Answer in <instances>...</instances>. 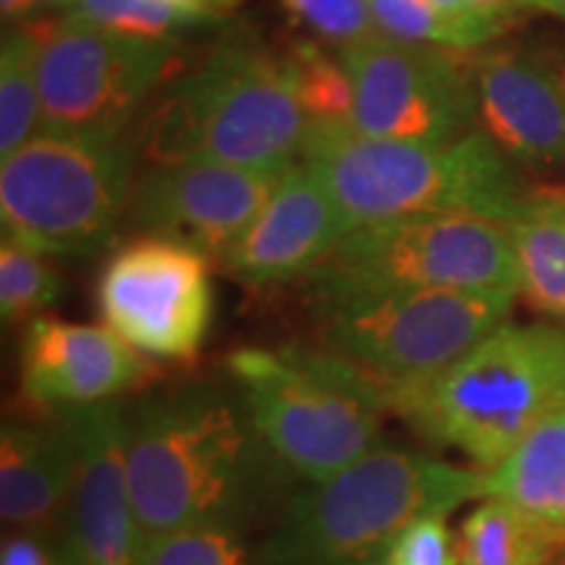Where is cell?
<instances>
[{
  "label": "cell",
  "instance_id": "cell-22",
  "mask_svg": "<svg viewBox=\"0 0 565 565\" xmlns=\"http://www.w3.org/2000/svg\"><path fill=\"white\" fill-rule=\"evenodd\" d=\"M372 19L385 38L419 42L448 51L475 53L500 40L519 21V13H487L479 19H456L437 11L427 0H366Z\"/></svg>",
  "mask_w": 565,
  "mask_h": 565
},
{
  "label": "cell",
  "instance_id": "cell-35",
  "mask_svg": "<svg viewBox=\"0 0 565 565\" xmlns=\"http://www.w3.org/2000/svg\"><path fill=\"white\" fill-rule=\"evenodd\" d=\"M547 189H550V194H553L555 200L565 207V186H547Z\"/></svg>",
  "mask_w": 565,
  "mask_h": 565
},
{
  "label": "cell",
  "instance_id": "cell-2",
  "mask_svg": "<svg viewBox=\"0 0 565 565\" xmlns=\"http://www.w3.org/2000/svg\"><path fill=\"white\" fill-rule=\"evenodd\" d=\"M301 160L349 231L422 212L511 223L529 196L513 160L479 129L448 145H416L366 137L351 124H309Z\"/></svg>",
  "mask_w": 565,
  "mask_h": 565
},
{
  "label": "cell",
  "instance_id": "cell-17",
  "mask_svg": "<svg viewBox=\"0 0 565 565\" xmlns=\"http://www.w3.org/2000/svg\"><path fill=\"white\" fill-rule=\"evenodd\" d=\"M349 233L333 196L307 166H294L221 259L233 280L273 288L307 278Z\"/></svg>",
  "mask_w": 565,
  "mask_h": 565
},
{
  "label": "cell",
  "instance_id": "cell-37",
  "mask_svg": "<svg viewBox=\"0 0 565 565\" xmlns=\"http://www.w3.org/2000/svg\"><path fill=\"white\" fill-rule=\"evenodd\" d=\"M563 68H565V63H563Z\"/></svg>",
  "mask_w": 565,
  "mask_h": 565
},
{
  "label": "cell",
  "instance_id": "cell-11",
  "mask_svg": "<svg viewBox=\"0 0 565 565\" xmlns=\"http://www.w3.org/2000/svg\"><path fill=\"white\" fill-rule=\"evenodd\" d=\"M353 82V129L377 139L448 145L477 129L475 58L385 34L338 47Z\"/></svg>",
  "mask_w": 565,
  "mask_h": 565
},
{
  "label": "cell",
  "instance_id": "cell-8",
  "mask_svg": "<svg viewBox=\"0 0 565 565\" xmlns=\"http://www.w3.org/2000/svg\"><path fill=\"white\" fill-rule=\"evenodd\" d=\"M131 173L121 137L40 131L0 166L3 238L47 257H95L131 204Z\"/></svg>",
  "mask_w": 565,
  "mask_h": 565
},
{
  "label": "cell",
  "instance_id": "cell-1",
  "mask_svg": "<svg viewBox=\"0 0 565 565\" xmlns=\"http://www.w3.org/2000/svg\"><path fill=\"white\" fill-rule=\"evenodd\" d=\"M273 463L242 401L231 404L212 385L145 395L126 414L141 545L192 526L242 529L267 498Z\"/></svg>",
  "mask_w": 565,
  "mask_h": 565
},
{
  "label": "cell",
  "instance_id": "cell-5",
  "mask_svg": "<svg viewBox=\"0 0 565 565\" xmlns=\"http://www.w3.org/2000/svg\"><path fill=\"white\" fill-rule=\"evenodd\" d=\"M225 366L259 440L296 477L320 482L380 445L383 393L341 353L244 345Z\"/></svg>",
  "mask_w": 565,
  "mask_h": 565
},
{
  "label": "cell",
  "instance_id": "cell-19",
  "mask_svg": "<svg viewBox=\"0 0 565 565\" xmlns=\"http://www.w3.org/2000/svg\"><path fill=\"white\" fill-rule=\"evenodd\" d=\"M487 498L565 524V401L503 461L484 471L482 500Z\"/></svg>",
  "mask_w": 565,
  "mask_h": 565
},
{
  "label": "cell",
  "instance_id": "cell-27",
  "mask_svg": "<svg viewBox=\"0 0 565 565\" xmlns=\"http://www.w3.org/2000/svg\"><path fill=\"white\" fill-rule=\"evenodd\" d=\"M137 565H257L238 526H192L145 542Z\"/></svg>",
  "mask_w": 565,
  "mask_h": 565
},
{
  "label": "cell",
  "instance_id": "cell-25",
  "mask_svg": "<svg viewBox=\"0 0 565 565\" xmlns=\"http://www.w3.org/2000/svg\"><path fill=\"white\" fill-rule=\"evenodd\" d=\"M68 17L152 42H181L192 30L212 26L200 13H192L171 0H74Z\"/></svg>",
  "mask_w": 565,
  "mask_h": 565
},
{
  "label": "cell",
  "instance_id": "cell-32",
  "mask_svg": "<svg viewBox=\"0 0 565 565\" xmlns=\"http://www.w3.org/2000/svg\"><path fill=\"white\" fill-rule=\"evenodd\" d=\"M477 6H482V9H492V11H524V9H532V11H545L547 13V3L550 0H475Z\"/></svg>",
  "mask_w": 565,
  "mask_h": 565
},
{
  "label": "cell",
  "instance_id": "cell-6",
  "mask_svg": "<svg viewBox=\"0 0 565 565\" xmlns=\"http://www.w3.org/2000/svg\"><path fill=\"white\" fill-rule=\"evenodd\" d=\"M309 118L282 55L231 38L175 82L150 124L147 150L162 160H215L244 168L294 166Z\"/></svg>",
  "mask_w": 565,
  "mask_h": 565
},
{
  "label": "cell",
  "instance_id": "cell-14",
  "mask_svg": "<svg viewBox=\"0 0 565 565\" xmlns=\"http://www.w3.org/2000/svg\"><path fill=\"white\" fill-rule=\"evenodd\" d=\"M76 448L74 492L58 536L74 565H137L141 536L126 466V412L118 401L63 408Z\"/></svg>",
  "mask_w": 565,
  "mask_h": 565
},
{
  "label": "cell",
  "instance_id": "cell-4",
  "mask_svg": "<svg viewBox=\"0 0 565 565\" xmlns=\"http://www.w3.org/2000/svg\"><path fill=\"white\" fill-rule=\"evenodd\" d=\"M563 401L565 328L503 322L435 380L385 404L427 443L490 471Z\"/></svg>",
  "mask_w": 565,
  "mask_h": 565
},
{
  "label": "cell",
  "instance_id": "cell-26",
  "mask_svg": "<svg viewBox=\"0 0 565 565\" xmlns=\"http://www.w3.org/2000/svg\"><path fill=\"white\" fill-rule=\"evenodd\" d=\"M63 294V275L53 257L30 246L0 244V315L6 324L32 322Z\"/></svg>",
  "mask_w": 565,
  "mask_h": 565
},
{
  "label": "cell",
  "instance_id": "cell-10",
  "mask_svg": "<svg viewBox=\"0 0 565 565\" xmlns=\"http://www.w3.org/2000/svg\"><path fill=\"white\" fill-rule=\"evenodd\" d=\"M30 26L40 42L42 131L118 139L181 58V42L126 38L68 13Z\"/></svg>",
  "mask_w": 565,
  "mask_h": 565
},
{
  "label": "cell",
  "instance_id": "cell-9",
  "mask_svg": "<svg viewBox=\"0 0 565 565\" xmlns=\"http://www.w3.org/2000/svg\"><path fill=\"white\" fill-rule=\"evenodd\" d=\"M513 299L505 294L427 288L356 296L317 309V315L324 349L356 364L387 398L454 366L508 322Z\"/></svg>",
  "mask_w": 565,
  "mask_h": 565
},
{
  "label": "cell",
  "instance_id": "cell-12",
  "mask_svg": "<svg viewBox=\"0 0 565 565\" xmlns=\"http://www.w3.org/2000/svg\"><path fill=\"white\" fill-rule=\"evenodd\" d=\"M97 309L147 359L192 362L215 312L210 259L158 236L134 238L103 267Z\"/></svg>",
  "mask_w": 565,
  "mask_h": 565
},
{
  "label": "cell",
  "instance_id": "cell-29",
  "mask_svg": "<svg viewBox=\"0 0 565 565\" xmlns=\"http://www.w3.org/2000/svg\"><path fill=\"white\" fill-rule=\"evenodd\" d=\"M377 565H461L458 534L448 526V513L433 511L414 519L401 529Z\"/></svg>",
  "mask_w": 565,
  "mask_h": 565
},
{
  "label": "cell",
  "instance_id": "cell-33",
  "mask_svg": "<svg viewBox=\"0 0 565 565\" xmlns=\"http://www.w3.org/2000/svg\"><path fill=\"white\" fill-rule=\"evenodd\" d=\"M40 0H0V13L6 21H19L38 9Z\"/></svg>",
  "mask_w": 565,
  "mask_h": 565
},
{
  "label": "cell",
  "instance_id": "cell-36",
  "mask_svg": "<svg viewBox=\"0 0 565 565\" xmlns=\"http://www.w3.org/2000/svg\"><path fill=\"white\" fill-rule=\"evenodd\" d=\"M45 3H53V6H74V0H45Z\"/></svg>",
  "mask_w": 565,
  "mask_h": 565
},
{
  "label": "cell",
  "instance_id": "cell-31",
  "mask_svg": "<svg viewBox=\"0 0 565 565\" xmlns=\"http://www.w3.org/2000/svg\"><path fill=\"white\" fill-rule=\"evenodd\" d=\"M427 3H433L437 11L448 13V17H456V19H479V17H487V13H500L492 9H482V6H477L475 0H427ZM508 13H519V11H508Z\"/></svg>",
  "mask_w": 565,
  "mask_h": 565
},
{
  "label": "cell",
  "instance_id": "cell-16",
  "mask_svg": "<svg viewBox=\"0 0 565 565\" xmlns=\"http://www.w3.org/2000/svg\"><path fill=\"white\" fill-rule=\"evenodd\" d=\"M475 118L508 160H565V68L521 47H492L475 58Z\"/></svg>",
  "mask_w": 565,
  "mask_h": 565
},
{
  "label": "cell",
  "instance_id": "cell-18",
  "mask_svg": "<svg viewBox=\"0 0 565 565\" xmlns=\"http://www.w3.org/2000/svg\"><path fill=\"white\" fill-rule=\"evenodd\" d=\"M76 448L58 414L6 419L0 429V519L6 529L58 540L74 492Z\"/></svg>",
  "mask_w": 565,
  "mask_h": 565
},
{
  "label": "cell",
  "instance_id": "cell-15",
  "mask_svg": "<svg viewBox=\"0 0 565 565\" xmlns=\"http://www.w3.org/2000/svg\"><path fill=\"white\" fill-rule=\"evenodd\" d=\"M152 364L108 324L38 317L21 343V395L38 414L105 404L150 380Z\"/></svg>",
  "mask_w": 565,
  "mask_h": 565
},
{
  "label": "cell",
  "instance_id": "cell-13",
  "mask_svg": "<svg viewBox=\"0 0 565 565\" xmlns=\"http://www.w3.org/2000/svg\"><path fill=\"white\" fill-rule=\"evenodd\" d=\"M288 168H244L215 160L154 162L131 192V225L141 236L166 238L221 263Z\"/></svg>",
  "mask_w": 565,
  "mask_h": 565
},
{
  "label": "cell",
  "instance_id": "cell-21",
  "mask_svg": "<svg viewBox=\"0 0 565 565\" xmlns=\"http://www.w3.org/2000/svg\"><path fill=\"white\" fill-rule=\"evenodd\" d=\"M461 565H547L565 550V524L487 498L458 532Z\"/></svg>",
  "mask_w": 565,
  "mask_h": 565
},
{
  "label": "cell",
  "instance_id": "cell-34",
  "mask_svg": "<svg viewBox=\"0 0 565 565\" xmlns=\"http://www.w3.org/2000/svg\"><path fill=\"white\" fill-rule=\"evenodd\" d=\"M547 13H555V17L565 19V0H550Z\"/></svg>",
  "mask_w": 565,
  "mask_h": 565
},
{
  "label": "cell",
  "instance_id": "cell-30",
  "mask_svg": "<svg viewBox=\"0 0 565 565\" xmlns=\"http://www.w3.org/2000/svg\"><path fill=\"white\" fill-rule=\"evenodd\" d=\"M0 565H74L58 540L40 534L11 532L3 536Z\"/></svg>",
  "mask_w": 565,
  "mask_h": 565
},
{
  "label": "cell",
  "instance_id": "cell-7",
  "mask_svg": "<svg viewBox=\"0 0 565 565\" xmlns=\"http://www.w3.org/2000/svg\"><path fill=\"white\" fill-rule=\"evenodd\" d=\"M303 280L315 312L391 291L521 294L505 223L469 212H422L356 225Z\"/></svg>",
  "mask_w": 565,
  "mask_h": 565
},
{
  "label": "cell",
  "instance_id": "cell-3",
  "mask_svg": "<svg viewBox=\"0 0 565 565\" xmlns=\"http://www.w3.org/2000/svg\"><path fill=\"white\" fill-rule=\"evenodd\" d=\"M484 471L401 445H374L338 475L309 482L254 553L257 565H377L424 513L482 500Z\"/></svg>",
  "mask_w": 565,
  "mask_h": 565
},
{
  "label": "cell",
  "instance_id": "cell-24",
  "mask_svg": "<svg viewBox=\"0 0 565 565\" xmlns=\"http://www.w3.org/2000/svg\"><path fill=\"white\" fill-rule=\"evenodd\" d=\"M282 61L309 124H353V82L341 55L317 40H296Z\"/></svg>",
  "mask_w": 565,
  "mask_h": 565
},
{
  "label": "cell",
  "instance_id": "cell-20",
  "mask_svg": "<svg viewBox=\"0 0 565 565\" xmlns=\"http://www.w3.org/2000/svg\"><path fill=\"white\" fill-rule=\"evenodd\" d=\"M505 228L519 265L521 296L536 312L565 324V207L547 186L534 189Z\"/></svg>",
  "mask_w": 565,
  "mask_h": 565
},
{
  "label": "cell",
  "instance_id": "cell-28",
  "mask_svg": "<svg viewBox=\"0 0 565 565\" xmlns=\"http://www.w3.org/2000/svg\"><path fill=\"white\" fill-rule=\"evenodd\" d=\"M291 24L303 26L317 40L349 47L383 34L374 24L366 0H282Z\"/></svg>",
  "mask_w": 565,
  "mask_h": 565
},
{
  "label": "cell",
  "instance_id": "cell-23",
  "mask_svg": "<svg viewBox=\"0 0 565 565\" xmlns=\"http://www.w3.org/2000/svg\"><path fill=\"white\" fill-rule=\"evenodd\" d=\"M38 34L30 24L11 30L0 51V154L9 158L42 129Z\"/></svg>",
  "mask_w": 565,
  "mask_h": 565
}]
</instances>
